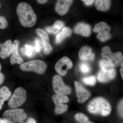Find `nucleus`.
Wrapping results in <instances>:
<instances>
[{"label":"nucleus","instance_id":"obj_1","mask_svg":"<svg viewBox=\"0 0 123 123\" xmlns=\"http://www.w3.org/2000/svg\"><path fill=\"white\" fill-rule=\"evenodd\" d=\"M17 12L21 24L25 27H32L37 22V16L32 7L28 3L21 2L18 5Z\"/></svg>","mask_w":123,"mask_h":123},{"label":"nucleus","instance_id":"obj_2","mask_svg":"<svg viewBox=\"0 0 123 123\" xmlns=\"http://www.w3.org/2000/svg\"><path fill=\"white\" fill-rule=\"evenodd\" d=\"M88 111L92 114L107 116L111 111L110 103L103 98H97L92 100L88 106Z\"/></svg>","mask_w":123,"mask_h":123},{"label":"nucleus","instance_id":"obj_3","mask_svg":"<svg viewBox=\"0 0 123 123\" xmlns=\"http://www.w3.org/2000/svg\"><path fill=\"white\" fill-rule=\"evenodd\" d=\"M3 119L8 123H22L26 118L27 115L23 109H15L5 111Z\"/></svg>","mask_w":123,"mask_h":123},{"label":"nucleus","instance_id":"obj_4","mask_svg":"<svg viewBox=\"0 0 123 123\" xmlns=\"http://www.w3.org/2000/svg\"><path fill=\"white\" fill-rule=\"evenodd\" d=\"M20 68L23 71H32L42 74L46 70L47 65L43 61L39 60H34L22 64Z\"/></svg>","mask_w":123,"mask_h":123},{"label":"nucleus","instance_id":"obj_5","mask_svg":"<svg viewBox=\"0 0 123 123\" xmlns=\"http://www.w3.org/2000/svg\"><path fill=\"white\" fill-rule=\"evenodd\" d=\"M102 52V57L107 59L108 62L114 67L119 66L123 63V55L120 52L112 53L108 46L103 48Z\"/></svg>","mask_w":123,"mask_h":123},{"label":"nucleus","instance_id":"obj_6","mask_svg":"<svg viewBox=\"0 0 123 123\" xmlns=\"http://www.w3.org/2000/svg\"><path fill=\"white\" fill-rule=\"evenodd\" d=\"M26 92L24 88H17L10 99L8 103L9 107L16 108L23 104L26 101Z\"/></svg>","mask_w":123,"mask_h":123},{"label":"nucleus","instance_id":"obj_7","mask_svg":"<svg viewBox=\"0 0 123 123\" xmlns=\"http://www.w3.org/2000/svg\"><path fill=\"white\" fill-rule=\"evenodd\" d=\"M110 31V27L103 22L96 24L93 29L94 32L98 33L97 36V38L102 42H105L111 38Z\"/></svg>","mask_w":123,"mask_h":123},{"label":"nucleus","instance_id":"obj_8","mask_svg":"<svg viewBox=\"0 0 123 123\" xmlns=\"http://www.w3.org/2000/svg\"><path fill=\"white\" fill-rule=\"evenodd\" d=\"M52 85L53 90L57 94L66 95L71 93L70 87L64 84L62 78L59 75H55L53 77Z\"/></svg>","mask_w":123,"mask_h":123},{"label":"nucleus","instance_id":"obj_9","mask_svg":"<svg viewBox=\"0 0 123 123\" xmlns=\"http://www.w3.org/2000/svg\"><path fill=\"white\" fill-rule=\"evenodd\" d=\"M73 64L70 59L64 57L59 60L55 64V69L58 74L64 76L66 75L68 70L72 68Z\"/></svg>","mask_w":123,"mask_h":123},{"label":"nucleus","instance_id":"obj_10","mask_svg":"<svg viewBox=\"0 0 123 123\" xmlns=\"http://www.w3.org/2000/svg\"><path fill=\"white\" fill-rule=\"evenodd\" d=\"M36 32L42 40L44 54L48 55L52 51V48L49 43L50 40L48 35L42 29H37L36 30Z\"/></svg>","mask_w":123,"mask_h":123},{"label":"nucleus","instance_id":"obj_11","mask_svg":"<svg viewBox=\"0 0 123 123\" xmlns=\"http://www.w3.org/2000/svg\"><path fill=\"white\" fill-rule=\"evenodd\" d=\"M73 0H57L55 6V11L59 15H63L66 14Z\"/></svg>","mask_w":123,"mask_h":123},{"label":"nucleus","instance_id":"obj_12","mask_svg":"<svg viewBox=\"0 0 123 123\" xmlns=\"http://www.w3.org/2000/svg\"><path fill=\"white\" fill-rule=\"evenodd\" d=\"M75 84L78 102L84 103L90 97V94L78 82L76 81Z\"/></svg>","mask_w":123,"mask_h":123},{"label":"nucleus","instance_id":"obj_13","mask_svg":"<svg viewBox=\"0 0 123 123\" xmlns=\"http://www.w3.org/2000/svg\"><path fill=\"white\" fill-rule=\"evenodd\" d=\"M116 75V72L115 68L108 70H103L101 69L98 73V79L101 82H107L114 79Z\"/></svg>","mask_w":123,"mask_h":123},{"label":"nucleus","instance_id":"obj_14","mask_svg":"<svg viewBox=\"0 0 123 123\" xmlns=\"http://www.w3.org/2000/svg\"><path fill=\"white\" fill-rule=\"evenodd\" d=\"M79 58L84 61H91L94 59L95 55L92 52V49L89 46H83L79 52Z\"/></svg>","mask_w":123,"mask_h":123},{"label":"nucleus","instance_id":"obj_15","mask_svg":"<svg viewBox=\"0 0 123 123\" xmlns=\"http://www.w3.org/2000/svg\"><path fill=\"white\" fill-rule=\"evenodd\" d=\"M91 30L89 25L83 22L79 23L77 24L74 29L75 33L86 37L90 35Z\"/></svg>","mask_w":123,"mask_h":123},{"label":"nucleus","instance_id":"obj_16","mask_svg":"<svg viewBox=\"0 0 123 123\" xmlns=\"http://www.w3.org/2000/svg\"><path fill=\"white\" fill-rule=\"evenodd\" d=\"M12 45V42L10 40H7L4 43H0V57L1 59H6L10 55V49Z\"/></svg>","mask_w":123,"mask_h":123},{"label":"nucleus","instance_id":"obj_17","mask_svg":"<svg viewBox=\"0 0 123 123\" xmlns=\"http://www.w3.org/2000/svg\"><path fill=\"white\" fill-rule=\"evenodd\" d=\"M11 95V92L7 86H3L0 89V110L2 109L5 101L8 100Z\"/></svg>","mask_w":123,"mask_h":123},{"label":"nucleus","instance_id":"obj_18","mask_svg":"<svg viewBox=\"0 0 123 123\" xmlns=\"http://www.w3.org/2000/svg\"><path fill=\"white\" fill-rule=\"evenodd\" d=\"M72 31L68 27H65L61 31L57 34L56 37L55 42L57 43H61L65 38L69 37L72 34Z\"/></svg>","mask_w":123,"mask_h":123},{"label":"nucleus","instance_id":"obj_19","mask_svg":"<svg viewBox=\"0 0 123 123\" xmlns=\"http://www.w3.org/2000/svg\"><path fill=\"white\" fill-rule=\"evenodd\" d=\"M111 0H97L95 6L97 10L102 11H107L110 9Z\"/></svg>","mask_w":123,"mask_h":123},{"label":"nucleus","instance_id":"obj_20","mask_svg":"<svg viewBox=\"0 0 123 123\" xmlns=\"http://www.w3.org/2000/svg\"><path fill=\"white\" fill-rule=\"evenodd\" d=\"M53 102L55 105L58 104L68 102L69 101V98L64 95L56 94L53 97Z\"/></svg>","mask_w":123,"mask_h":123},{"label":"nucleus","instance_id":"obj_21","mask_svg":"<svg viewBox=\"0 0 123 123\" xmlns=\"http://www.w3.org/2000/svg\"><path fill=\"white\" fill-rule=\"evenodd\" d=\"M21 52L23 54L30 57H33L34 54V48L29 45H26L25 48H22Z\"/></svg>","mask_w":123,"mask_h":123},{"label":"nucleus","instance_id":"obj_22","mask_svg":"<svg viewBox=\"0 0 123 123\" xmlns=\"http://www.w3.org/2000/svg\"><path fill=\"white\" fill-rule=\"evenodd\" d=\"M99 66L101 69L103 70H111L114 68V66H112L106 60H101L99 62Z\"/></svg>","mask_w":123,"mask_h":123},{"label":"nucleus","instance_id":"obj_23","mask_svg":"<svg viewBox=\"0 0 123 123\" xmlns=\"http://www.w3.org/2000/svg\"><path fill=\"white\" fill-rule=\"evenodd\" d=\"M55 105V112L57 114L64 113L68 110V106L63 103L58 104Z\"/></svg>","mask_w":123,"mask_h":123},{"label":"nucleus","instance_id":"obj_24","mask_svg":"<svg viewBox=\"0 0 123 123\" xmlns=\"http://www.w3.org/2000/svg\"><path fill=\"white\" fill-rule=\"evenodd\" d=\"M75 118L79 123H93L89 121L88 117L82 113H78L76 115Z\"/></svg>","mask_w":123,"mask_h":123},{"label":"nucleus","instance_id":"obj_25","mask_svg":"<svg viewBox=\"0 0 123 123\" xmlns=\"http://www.w3.org/2000/svg\"><path fill=\"white\" fill-rule=\"evenodd\" d=\"M79 66L81 72L84 74L88 73L91 70L90 66L86 62H81L79 64Z\"/></svg>","mask_w":123,"mask_h":123},{"label":"nucleus","instance_id":"obj_26","mask_svg":"<svg viewBox=\"0 0 123 123\" xmlns=\"http://www.w3.org/2000/svg\"><path fill=\"white\" fill-rule=\"evenodd\" d=\"M82 81L86 85L93 86L95 84L96 79L94 76H91L84 78L82 79Z\"/></svg>","mask_w":123,"mask_h":123},{"label":"nucleus","instance_id":"obj_27","mask_svg":"<svg viewBox=\"0 0 123 123\" xmlns=\"http://www.w3.org/2000/svg\"><path fill=\"white\" fill-rule=\"evenodd\" d=\"M23 62L22 58L20 57L19 55L13 54L11 56L10 59V62L11 64L14 65L15 64H20Z\"/></svg>","mask_w":123,"mask_h":123},{"label":"nucleus","instance_id":"obj_28","mask_svg":"<svg viewBox=\"0 0 123 123\" xmlns=\"http://www.w3.org/2000/svg\"><path fill=\"white\" fill-rule=\"evenodd\" d=\"M19 41L18 40H15L12 44L10 49L11 54L19 55L18 53V47L19 45Z\"/></svg>","mask_w":123,"mask_h":123},{"label":"nucleus","instance_id":"obj_29","mask_svg":"<svg viewBox=\"0 0 123 123\" xmlns=\"http://www.w3.org/2000/svg\"><path fill=\"white\" fill-rule=\"evenodd\" d=\"M45 30L48 33L54 34H58L60 31L56 29L53 25L46 27L45 28Z\"/></svg>","mask_w":123,"mask_h":123},{"label":"nucleus","instance_id":"obj_30","mask_svg":"<svg viewBox=\"0 0 123 123\" xmlns=\"http://www.w3.org/2000/svg\"><path fill=\"white\" fill-rule=\"evenodd\" d=\"M8 25V22L5 18L3 16H0V29H5Z\"/></svg>","mask_w":123,"mask_h":123},{"label":"nucleus","instance_id":"obj_31","mask_svg":"<svg viewBox=\"0 0 123 123\" xmlns=\"http://www.w3.org/2000/svg\"><path fill=\"white\" fill-rule=\"evenodd\" d=\"M65 25V24L64 23L60 20H57L55 22L53 25V26L55 27L56 29L60 31L64 27Z\"/></svg>","mask_w":123,"mask_h":123},{"label":"nucleus","instance_id":"obj_32","mask_svg":"<svg viewBox=\"0 0 123 123\" xmlns=\"http://www.w3.org/2000/svg\"><path fill=\"white\" fill-rule=\"evenodd\" d=\"M42 43L40 40L37 38H36L35 40V50L37 52H39L42 50Z\"/></svg>","mask_w":123,"mask_h":123},{"label":"nucleus","instance_id":"obj_33","mask_svg":"<svg viewBox=\"0 0 123 123\" xmlns=\"http://www.w3.org/2000/svg\"><path fill=\"white\" fill-rule=\"evenodd\" d=\"M123 100L122 99L121 102H120L119 104L118 107L119 113L122 117H123Z\"/></svg>","mask_w":123,"mask_h":123},{"label":"nucleus","instance_id":"obj_34","mask_svg":"<svg viewBox=\"0 0 123 123\" xmlns=\"http://www.w3.org/2000/svg\"><path fill=\"white\" fill-rule=\"evenodd\" d=\"M82 1H84L85 4L86 6L91 5L93 3L95 0H81Z\"/></svg>","mask_w":123,"mask_h":123},{"label":"nucleus","instance_id":"obj_35","mask_svg":"<svg viewBox=\"0 0 123 123\" xmlns=\"http://www.w3.org/2000/svg\"><path fill=\"white\" fill-rule=\"evenodd\" d=\"M4 76L0 72V85L2 84L4 80Z\"/></svg>","mask_w":123,"mask_h":123},{"label":"nucleus","instance_id":"obj_36","mask_svg":"<svg viewBox=\"0 0 123 123\" xmlns=\"http://www.w3.org/2000/svg\"><path fill=\"white\" fill-rule=\"evenodd\" d=\"M25 123H36V122L34 119L32 118H30Z\"/></svg>","mask_w":123,"mask_h":123},{"label":"nucleus","instance_id":"obj_37","mask_svg":"<svg viewBox=\"0 0 123 123\" xmlns=\"http://www.w3.org/2000/svg\"><path fill=\"white\" fill-rule=\"evenodd\" d=\"M37 0L38 3L42 4H44L47 2L48 0Z\"/></svg>","mask_w":123,"mask_h":123},{"label":"nucleus","instance_id":"obj_38","mask_svg":"<svg viewBox=\"0 0 123 123\" xmlns=\"http://www.w3.org/2000/svg\"><path fill=\"white\" fill-rule=\"evenodd\" d=\"M121 65H122V68H121L120 69V74H121V76H122V78H123V63Z\"/></svg>","mask_w":123,"mask_h":123},{"label":"nucleus","instance_id":"obj_39","mask_svg":"<svg viewBox=\"0 0 123 123\" xmlns=\"http://www.w3.org/2000/svg\"><path fill=\"white\" fill-rule=\"evenodd\" d=\"M0 123H8L5 121L3 119L0 118Z\"/></svg>","mask_w":123,"mask_h":123},{"label":"nucleus","instance_id":"obj_40","mask_svg":"<svg viewBox=\"0 0 123 123\" xmlns=\"http://www.w3.org/2000/svg\"><path fill=\"white\" fill-rule=\"evenodd\" d=\"M1 7V4H0V7Z\"/></svg>","mask_w":123,"mask_h":123}]
</instances>
